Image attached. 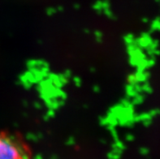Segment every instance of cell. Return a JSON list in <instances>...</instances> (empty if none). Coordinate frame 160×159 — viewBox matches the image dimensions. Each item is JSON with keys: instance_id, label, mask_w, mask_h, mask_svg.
<instances>
[{"instance_id": "cell-1", "label": "cell", "mask_w": 160, "mask_h": 159, "mask_svg": "<svg viewBox=\"0 0 160 159\" xmlns=\"http://www.w3.org/2000/svg\"><path fill=\"white\" fill-rule=\"evenodd\" d=\"M0 159H28L21 145L9 136L0 133Z\"/></svg>"}]
</instances>
